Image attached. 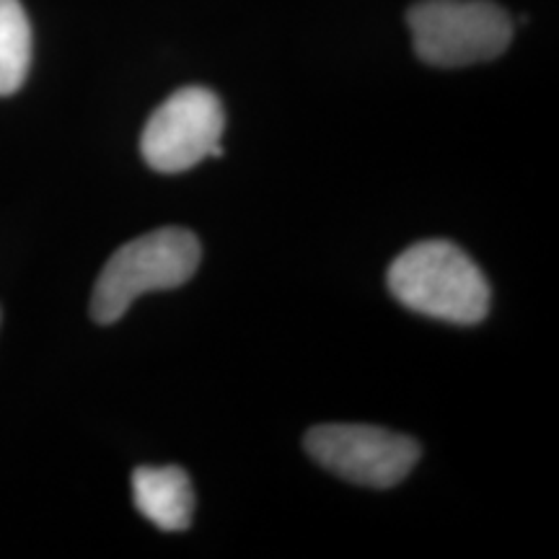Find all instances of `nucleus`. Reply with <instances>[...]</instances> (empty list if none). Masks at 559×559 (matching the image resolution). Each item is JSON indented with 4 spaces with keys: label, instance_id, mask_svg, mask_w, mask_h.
<instances>
[{
    "label": "nucleus",
    "instance_id": "nucleus-1",
    "mask_svg": "<svg viewBox=\"0 0 559 559\" xmlns=\"http://www.w3.org/2000/svg\"><path fill=\"white\" fill-rule=\"evenodd\" d=\"M389 290L404 309L474 326L489 313V283L464 249L445 239L419 241L389 267Z\"/></svg>",
    "mask_w": 559,
    "mask_h": 559
},
{
    "label": "nucleus",
    "instance_id": "nucleus-2",
    "mask_svg": "<svg viewBox=\"0 0 559 559\" xmlns=\"http://www.w3.org/2000/svg\"><path fill=\"white\" fill-rule=\"evenodd\" d=\"M200 257V239L187 228H158L138 236L104 264L91 293V317L99 324H115L143 293L185 285L198 272Z\"/></svg>",
    "mask_w": 559,
    "mask_h": 559
},
{
    "label": "nucleus",
    "instance_id": "nucleus-3",
    "mask_svg": "<svg viewBox=\"0 0 559 559\" xmlns=\"http://www.w3.org/2000/svg\"><path fill=\"white\" fill-rule=\"evenodd\" d=\"M407 24L417 58L436 68L495 60L513 39V21L492 0H419Z\"/></svg>",
    "mask_w": 559,
    "mask_h": 559
},
{
    "label": "nucleus",
    "instance_id": "nucleus-4",
    "mask_svg": "<svg viewBox=\"0 0 559 559\" xmlns=\"http://www.w3.org/2000/svg\"><path fill=\"white\" fill-rule=\"evenodd\" d=\"M304 443L326 472L373 489L396 487L423 456L415 438L376 425H317L306 432Z\"/></svg>",
    "mask_w": 559,
    "mask_h": 559
},
{
    "label": "nucleus",
    "instance_id": "nucleus-5",
    "mask_svg": "<svg viewBox=\"0 0 559 559\" xmlns=\"http://www.w3.org/2000/svg\"><path fill=\"white\" fill-rule=\"evenodd\" d=\"M226 111L213 91L187 86L174 91L153 111L140 138L145 164L160 174H181L205 158H221Z\"/></svg>",
    "mask_w": 559,
    "mask_h": 559
},
{
    "label": "nucleus",
    "instance_id": "nucleus-6",
    "mask_svg": "<svg viewBox=\"0 0 559 559\" xmlns=\"http://www.w3.org/2000/svg\"><path fill=\"white\" fill-rule=\"evenodd\" d=\"M132 500L160 531L190 528L194 489L181 466H140L132 472Z\"/></svg>",
    "mask_w": 559,
    "mask_h": 559
},
{
    "label": "nucleus",
    "instance_id": "nucleus-7",
    "mask_svg": "<svg viewBox=\"0 0 559 559\" xmlns=\"http://www.w3.org/2000/svg\"><path fill=\"white\" fill-rule=\"evenodd\" d=\"M32 66V24L21 0H0V96L24 86Z\"/></svg>",
    "mask_w": 559,
    "mask_h": 559
}]
</instances>
